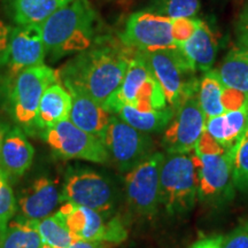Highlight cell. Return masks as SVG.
Returning <instances> with one entry per match:
<instances>
[{
    "label": "cell",
    "instance_id": "cell-1",
    "mask_svg": "<svg viewBox=\"0 0 248 248\" xmlns=\"http://www.w3.org/2000/svg\"><path fill=\"white\" fill-rule=\"evenodd\" d=\"M135 49L95 42L59 70L64 86L77 88L102 107L122 84Z\"/></svg>",
    "mask_w": 248,
    "mask_h": 248
},
{
    "label": "cell",
    "instance_id": "cell-2",
    "mask_svg": "<svg viewBox=\"0 0 248 248\" xmlns=\"http://www.w3.org/2000/svg\"><path fill=\"white\" fill-rule=\"evenodd\" d=\"M46 51L52 60L78 54L97 42L98 16L88 0H73L42 24Z\"/></svg>",
    "mask_w": 248,
    "mask_h": 248
},
{
    "label": "cell",
    "instance_id": "cell-3",
    "mask_svg": "<svg viewBox=\"0 0 248 248\" xmlns=\"http://www.w3.org/2000/svg\"><path fill=\"white\" fill-rule=\"evenodd\" d=\"M201 161L197 154L169 153L160 171V202L169 213L190 209L199 194Z\"/></svg>",
    "mask_w": 248,
    "mask_h": 248
},
{
    "label": "cell",
    "instance_id": "cell-4",
    "mask_svg": "<svg viewBox=\"0 0 248 248\" xmlns=\"http://www.w3.org/2000/svg\"><path fill=\"white\" fill-rule=\"evenodd\" d=\"M138 52L147 62L162 88L170 108L176 110L186 99L198 94L199 82L195 78V70L181 47L155 52Z\"/></svg>",
    "mask_w": 248,
    "mask_h": 248
},
{
    "label": "cell",
    "instance_id": "cell-5",
    "mask_svg": "<svg viewBox=\"0 0 248 248\" xmlns=\"http://www.w3.org/2000/svg\"><path fill=\"white\" fill-rule=\"evenodd\" d=\"M54 83H62L60 73L44 64L23 70L15 77L9 102L12 115L20 125L33 128L43 94Z\"/></svg>",
    "mask_w": 248,
    "mask_h": 248
},
{
    "label": "cell",
    "instance_id": "cell-6",
    "mask_svg": "<svg viewBox=\"0 0 248 248\" xmlns=\"http://www.w3.org/2000/svg\"><path fill=\"white\" fill-rule=\"evenodd\" d=\"M49 147L62 159L106 163L109 160L100 137L83 131L71 121L64 120L42 133Z\"/></svg>",
    "mask_w": 248,
    "mask_h": 248
},
{
    "label": "cell",
    "instance_id": "cell-7",
    "mask_svg": "<svg viewBox=\"0 0 248 248\" xmlns=\"http://www.w3.org/2000/svg\"><path fill=\"white\" fill-rule=\"evenodd\" d=\"M128 47L140 52L177 48L172 38V20L154 12H137L129 16L120 36Z\"/></svg>",
    "mask_w": 248,
    "mask_h": 248
},
{
    "label": "cell",
    "instance_id": "cell-8",
    "mask_svg": "<svg viewBox=\"0 0 248 248\" xmlns=\"http://www.w3.org/2000/svg\"><path fill=\"white\" fill-rule=\"evenodd\" d=\"M101 140L109 159L122 171H130L148 156L151 139L120 117L111 116Z\"/></svg>",
    "mask_w": 248,
    "mask_h": 248
},
{
    "label": "cell",
    "instance_id": "cell-9",
    "mask_svg": "<svg viewBox=\"0 0 248 248\" xmlns=\"http://www.w3.org/2000/svg\"><path fill=\"white\" fill-rule=\"evenodd\" d=\"M164 155L154 153L130 170L125 177L130 206L138 214L151 216L157 210L160 195V171Z\"/></svg>",
    "mask_w": 248,
    "mask_h": 248
},
{
    "label": "cell",
    "instance_id": "cell-10",
    "mask_svg": "<svg viewBox=\"0 0 248 248\" xmlns=\"http://www.w3.org/2000/svg\"><path fill=\"white\" fill-rule=\"evenodd\" d=\"M62 200L106 214L113 208V190L108 181L90 169H69Z\"/></svg>",
    "mask_w": 248,
    "mask_h": 248
},
{
    "label": "cell",
    "instance_id": "cell-11",
    "mask_svg": "<svg viewBox=\"0 0 248 248\" xmlns=\"http://www.w3.org/2000/svg\"><path fill=\"white\" fill-rule=\"evenodd\" d=\"M206 121L197 94L186 99L175 110L172 120L166 128L164 147L169 153H190L204 131Z\"/></svg>",
    "mask_w": 248,
    "mask_h": 248
},
{
    "label": "cell",
    "instance_id": "cell-12",
    "mask_svg": "<svg viewBox=\"0 0 248 248\" xmlns=\"http://www.w3.org/2000/svg\"><path fill=\"white\" fill-rule=\"evenodd\" d=\"M74 239L120 243L126 231L117 219L105 223L101 214L91 208L66 202L59 209Z\"/></svg>",
    "mask_w": 248,
    "mask_h": 248
},
{
    "label": "cell",
    "instance_id": "cell-13",
    "mask_svg": "<svg viewBox=\"0 0 248 248\" xmlns=\"http://www.w3.org/2000/svg\"><path fill=\"white\" fill-rule=\"evenodd\" d=\"M47 51L43 38L42 26L24 24L11 31L8 45L7 66L11 78L23 70L44 64Z\"/></svg>",
    "mask_w": 248,
    "mask_h": 248
},
{
    "label": "cell",
    "instance_id": "cell-14",
    "mask_svg": "<svg viewBox=\"0 0 248 248\" xmlns=\"http://www.w3.org/2000/svg\"><path fill=\"white\" fill-rule=\"evenodd\" d=\"M66 89L71 95L69 120L83 131L101 138L110 121L109 111L82 90L73 86Z\"/></svg>",
    "mask_w": 248,
    "mask_h": 248
},
{
    "label": "cell",
    "instance_id": "cell-15",
    "mask_svg": "<svg viewBox=\"0 0 248 248\" xmlns=\"http://www.w3.org/2000/svg\"><path fill=\"white\" fill-rule=\"evenodd\" d=\"M62 201V194L55 183L46 177H40L22 194L18 200V207L22 217L38 222L52 215V212Z\"/></svg>",
    "mask_w": 248,
    "mask_h": 248
},
{
    "label": "cell",
    "instance_id": "cell-16",
    "mask_svg": "<svg viewBox=\"0 0 248 248\" xmlns=\"http://www.w3.org/2000/svg\"><path fill=\"white\" fill-rule=\"evenodd\" d=\"M33 155L35 150L22 130H8L0 151V169L7 177H21L31 167Z\"/></svg>",
    "mask_w": 248,
    "mask_h": 248
},
{
    "label": "cell",
    "instance_id": "cell-17",
    "mask_svg": "<svg viewBox=\"0 0 248 248\" xmlns=\"http://www.w3.org/2000/svg\"><path fill=\"white\" fill-rule=\"evenodd\" d=\"M199 159L200 197L210 198L223 193L232 181L231 151L222 154L199 155Z\"/></svg>",
    "mask_w": 248,
    "mask_h": 248
},
{
    "label": "cell",
    "instance_id": "cell-18",
    "mask_svg": "<svg viewBox=\"0 0 248 248\" xmlns=\"http://www.w3.org/2000/svg\"><path fill=\"white\" fill-rule=\"evenodd\" d=\"M71 110V95L62 83H54L46 89L40 100L35 125L42 131L53 128L58 123L68 120Z\"/></svg>",
    "mask_w": 248,
    "mask_h": 248
},
{
    "label": "cell",
    "instance_id": "cell-19",
    "mask_svg": "<svg viewBox=\"0 0 248 248\" xmlns=\"http://www.w3.org/2000/svg\"><path fill=\"white\" fill-rule=\"evenodd\" d=\"M248 128V102L239 109L226 111L222 115L209 117L206 130L212 137L231 151Z\"/></svg>",
    "mask_w": 248,
    "mask_h": 248
},
{
    "label": "cell",
    "instance_id": "cell-20",
    "mask_svg": "<svg viewBox=\"0 0 248 248\" xmlns=\"http://www.w3.org/2000/svg\"><path fill=\"white\" fill-rule=\"evenodd\" d=\"M181 48L195 71L207 73L212 70L217 55V39L202 20H200L193 36Z\"/></svg>",
    "mask_w": 248,
    "mask_h": 248
},
{
    "label": "cell",
    "instance_id": "cell-21",
    "mask_svg": "<svg viewBox=\"0 0 248 248\" xmlns=\"http://www.w3.org/2000/svg\"><path fill=\"white\" fill-rule=\"evenodd\" d=\"M73 0H8L12 18L18 26L39 24Z\"/></svg>",
    "mask_w": 248,
    "mask_h": 248
},
{
    "label": "cell",
    "instance_id": "cell-22",
    "mask_svg": "<svg viewBox=\"0 0 248 248\" xmlns=\"http://www.w3.org/2000/svg\"><path fill=\"white\" fill-rule=\"evenodd\" d=\"M43 245L37 221L18 217L0 230V248H40Z\"/></svg>",
    "mask_w": 248,
    "mask_h": 248
},
{
    "label": "cell",
    "instance_id": "cell-23",
    "mask_svg": "<svg viewBox=\"0 0 248 248\" xmlns=\"http://www.w3.org/2000/svg\"><path fill=\"white\" fill-rule=\"evenodd\" d=\"M114 114H117L121 120L128 123L132 128L137 129L138 131L150 133L159 132L167 128L170 121L172 120L175 110L167 107L161 110L142 111L129 105H123L117 108Z\"/></svg>",
    "mask_w": 248,
    "mask_h": 248
},
{
    "label": "cell",
    "instance_id": "cell-24",
    "mask_svg": "<svg viewBox=\"0 0 248 248\" xmlns=\"http://www.w3.org/2000/svg\"><path fill=\"white\" fill-rule=\"evenodd\" d=\"M223 85L248 94V53L240 48L229 52L218 69Z\"/></svg>",
    "mask_w": 248,
    "mask_h": 248
},
{
    "label": "cell",
    "instance_id": "cell-25",
    "mask_svg": "<svg viewBox=\"0 0 248 248\" xmlns=\"http://www.w3.org/2000/svg\"><path fill=\"white\" fill-rule=\"evenodd\" d=\"M223 85L218 70H209L204 73L198 88V100L207 119L226 113L222 104Z\"/></svg>",
    "mask_w": 248,
    "mask_h": 248
},
{
    "label": "cell",
    "instance_id": "cell-26",
    "mask_svg": "<svg viewBox=\"0 0 248 248\" xmlns=\"http://www.w3.org/2000/svg\"><path fill=\"white\" fill-rule=\"evenodd\" d=\"M38 232L43 243L53 248H69L74 238L59 212L38 221Z\"/></svg>",
    "mask_w": 248,
    "mask_h": 248
},
{
    "label": "cell",
    "instance_id": "cell-27",
    "mask_svg": "<svg viewBox=\"0 0 248 248\" xmlns=\"http://www.w3.org/2000/svg\"><path fill=\"white\" fill-rule=\"evenodd\" d=\"M232 182L239 190H248V128L231 150Z\"/></svg>",
    "mask_w": 248,
    "mask_h": 248
},
{
    "label": "cell",
    "instance_id": "cell-28",
    "mask_svg": "<svg viewBox=\"0 0 248 248\" xmlns=\"http://www.w3.org/2000/svg\"><path fill=\"white\" fill-rule=\"evenodd\" d=\"M200 11L199 0H157L153 8L154 13L161 14L171 20L194 18Z\"/></svg>",
    "mask_w": 248,
    "mask_h": 248
},
{
    "label": "cell",
    "instance_id": "cell-29",
    "mask_svg": "<svg viewBox=\"0 0 248 248\" xmlns=\"http://www.w3.org/2000/svg\"><path fill=\"white\" fill-rule=\"evenodd\" d=\"M16 210L14 192L7 181L0 184V230L8 224Z\"/></svg>",
    "mask_w": 248,
    "mask_h": 248
},
{
    "label": "cell",
    "instance_id": "cell-30",
    "mask_svg": "<svg viewBox=\"0 0 248 248\" xmlns=\"http://www.w3.org/2000/svg\"><path fill=\"white\" fill-rule=\"evenodd\" d=\"M199 18H176L172 20V38L176 45L181 47L188 39L199 26Z\"/></svg>",
    "mask_w": 248,
    "mask_h": 248
},
{
    "label": "cell",
    "instance_id": "cell-31",
    "mask_svg": "<svg viewBox=\"0 0 248 248\" xmlns=\"http://www.w3.org/2000/svg\"><path fill=\"white\" fill-rule=\"evenodd\" d=\"M219 248H248V223H245L228 235H222Z\"/></svg>",
    "mask_w": 248,
    "mask_h": 248
},
{
    "label": "cell",
    "instance_id": "cell-32",
    "mask_svg": "<svg viewBox=\"0 0 248 248\" xmlns=\"http://www.w3.org/2000/svg\"><path fill=\"white\" fill-rule=\"evenodd\" d=\"M195 154L199 155H209V154H222L228 152L229 150L216 141L208 132L204 130L199 140L197 142V146L194 148Z\"/></svg>",
    "mask_w": 248,
    "mask_h": 248
},
{
    "label": "cell",
    "instance_id": "cell-33",
    "mask_svg": "<svg viewBox=\"0 0 248 248\" xmlns=\"http://www.w3.org/2000/svg\"><path fill=\"white\" fill-rule=\"evenodd\" d=\"M248 102V94L247 93L240 92L238 90H233L230 88H225L223 90L222 94V104L224 107L225 111H231L239 109L245 106Z\"/></svg>",
    "mask_w": 248,
    "mask_h": 248
},
{
    "label": "cell",
    "instance_id": "cell-34",
    "mask_svg": "<svg viewBox=\"0 0 248 248\" xmlns=\"http://www.w3.org/2000/svg\"><path fill=\"white\" fill-rule=\"evenodd\" d=\"M238 48L248 53V6L240 14L237 23Z\"/></svg>",
    "mask_w": 248,
    "mask_h": 248
},
{
    "label": "cell",
    "instance_id": "cell-35",
    "mask_svg": "<svg viewBox=\"0 0 248 248\" xmlns=\"http://www.w3.org/2000/svg\"><path fill=\"white\" fill-rule=\"evenodd\" d=\"M11 31V28L0 18V68L6 66V63H7Z\"/></svg>",
    "mask_w": 248,
    "mask_h": 248
},
{
    "label": "cell",
    "instance_id": "cell-36",
    "mask_svg": "<svg viewBox=\"0 0 248 248\" xmlns=\"http://www.w3.org/2000/svg\"><path fill=\"white\" fill-rule=\"evenodd\" d=\"M69 248H108V245L105 241H89L74 239Z\"/></svg>",
    "mask_w": 248,
    "mask_h": 248
},
{
    "label": "cell",
    "instance_id": "cell-37",
    "mask_svg": "<svg viewBox=\"0 0 248 248\" xmlns=\"http://www.w3.org/2000/svg\"><path fill=\"white\" fill-rule=\"evenodd\" d=\"M221 240L222 235L204 238V239H201L198 243H195L191 248H219V246H221Z\"/></svg>",
    "mask_w": 248,
    "mask_h": 248
},
{
    "label": "cell",
    "instance_id": "cell-38",
    "mask_svg": "<svg viewBox=\"0 0 248 248\" xmlns=\"http://www.w3.org/2000/svg\"><path fill=\"white\" fill-rule=\"evenodd\" d=\"M8 130L6 129V126L2 123H0V151H1V146H2V141H4L5 135Z\"/></svg>",
    "mask_w": 248,
    "mask_h": 248
},
{
    "label": "cell",
    "instance_id": "cell-39",
    "mask_svg": "<svg viewBox=\"0 0 248 248\" xmlns=\"http://www.w3.org/2000/svg\"><path fill=\"white\" fill-rule=\"evenodd\" d=\"M7 179H8L7 176H6L5 173H4V171H2V170L0 169V184H1V183L4 182V181H7Z\"/></svg>",
    "mask_w": 248,
    "mask_h": 248
},
{
    "label": "cell",
    "instance_id": "cell-40",
    "mask_svg": "<svg viewBox=\"0 0 248 248\" xmlns=\"http://www.w3.org/2000/svg\"><path fill=\"white\" fill-rule=\"evenodd\" d=\"M40 248H53V247H51V246H47V245H43V246L42 247H40Z\"/></svg>",
    "mask_w": 248,
    "mask_h": 248
}]
</instances>
